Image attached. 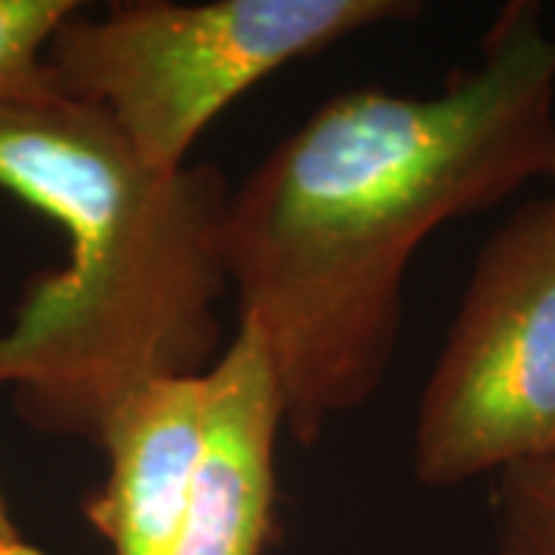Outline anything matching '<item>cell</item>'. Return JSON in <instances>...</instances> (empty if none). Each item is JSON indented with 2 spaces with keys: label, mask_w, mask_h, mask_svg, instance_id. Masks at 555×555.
Here are the masks:
<instances>
[{
  "label": "cell",
  "mask_w": 555,
  "mask_h": 555,
  "mask_svg": "<svg viewBox=\"0 0 555 555\" xmlns=\"http://www.w3.org/2000/svg\"><path fill=\"white\" fill-rule=\"evenodd\" d=\"M494 555H500V553H494Z\"/></svg>",
  "instance_id": "8fae6325"
},
{
  "label": "cell",
  "mask_w": 555,
  "mask_h": 555,
  "mask_svg": "<svg viewBox=\"0 0 555 555\" xmlns=\"http://www.w3.org/2000/svg\"><path fill=\"white\" fill-rule=\"evenodd\" d=\"M546 179H553L555 182V145H553V155H550V164H546Z\"/></svg>",
  "instance_id": "30bf717a"
},
{
  "label": "cell",
  "mask_w": 555,
  "mask_h": 555,
  "mask_svg": "<svg viewBox=\"0 0 555 555\" xmlns=\"http://www.w3.org/2000/svg\"><path fill=\"white\" fill-rule=\"evenodd\" d=\"M496 553L555 555V456L496 476Z\"/></svg>",
  "instance_id": "52a82bcc"
},
{
  "label": "cell",
  "mask_w": 555,
  "mask_h": 555,
  "mask_svg": "<svg viewBox=\"0 0 555 555\" xmlns=\"http://www.w3.org/2000/svg\"><path fill=\"white\" fill-rule=\"evenodd\" d=\"M284 408L266 339L238 321L207 371L204 448L173 555H266L275 537Z\"/></svg>",
  "instance_id": "5b68a950"
},
{
  "label": "cell",
  "mask_w": 555,
  "mask_h": 555,
  "mask_svg": "<svg viewBox=\"0 0 555 555\" xmlns=\"http://www.w3.org/2000/svg\"><path fill=\"white\" fill-rule=\"evenodd\" d=\"M411 0H124L75 7L43 50L56 96L100 108L158 170H179L214 120L291 62L386 22Z\"/></svg>",
  "instance_id": "3957f363"
},
{
  "label": "cell",
  "mask_w": 555,
  "mask_h": 555,
  "mask_svg": "<svg viewBox=\"0 0 555 555\" xmlns=\"http://www.w3.org/2000/svg\"><path fill=\"white\" fill-rule=\"evenodd\" d=\"M553 145L555 31L537 0H509L438 93L349 87L229 192V291L266 339L297 444L386 383L420 244L546 179Z\"/></svg>",
  "instance_id": "6da1fadb"
},
{
  "label": "cell",
  "mask_w": 555,
  "mask_h": 555,
  "mask_svg": "<svg viewBox=\"0 0 555 555\" xmlns=\"http://www.w3.org/2000/svg\"><path fill=\"white\" fill-rule=\"evenodd\" d=\"M0 555H47L40 546H35L28 537L22 534L16 518L10 513L7 500L0 494Z\"/></svg>",
  "instance_id": "9c48e42d"
},
{
  "label": "cell",
  "mask_w": 555,
  "mask_h": 555,
  "mask_svg": "<svg viewBox=\"0 0 555 555\" xmlns=\"http://www.w3.org/2000/svg\"><path fill=\"white\" fill-rule=\"evenodd\" d=\"M207 374L152 379L118 401L100 433L105 478L83 518L108 555H173L204 448Z\"/></svg>",
  "instance_id": "8992f818"
},
{
  "label": "cell",
  "mask_w": 555,
  "mask_h": 555,
  "mask_svg": "<svg viewBox=\"0 0 555 555\" xmlns=\"http://www.w3.org/2000/svg\"><path fill=\"white\" fill-rule=\"evenodd\" d=\"M75 0H0V100L50 90L43 50Z\"/></svg>",
  "instance_id": "ba28073f"
},
{
  "label": "cell",
  "mask_w": 555,
  "mask_h": 555,
  "mask_svg": "<svg viewBox=\"0 0 555 555\" xmlns=\"http://www.w3.org/2000/svg\"><path fill=\"white\" fill-rule=\"evenodd\" d=\"M555 456V195L481 247L414 426V478L454 488Z\"/></svg>",
  "instance_id": "277c9868"
},
{
  "label": "cell",
  "mask_w": 555,
  "mask_h": 555,
  "mask_svg": "<svg viewBox=\"0 0 555 555\" xmlns=\"http://www.w3.org/2000/svg\"><path fill=\"white\" fill-rule=\"evenodd\" d=\"M0 192L68 247L0 331V389L28 429L96 444L133 389L214 367L232 192L219 167L158 170L100 108L43 90L0 100Z\"/></svg>",
  "instance_id": "7a4b0ae2"
}]
</instances>
